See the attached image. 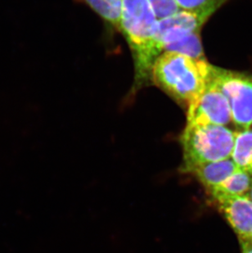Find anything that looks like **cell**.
Wrapping results in <instances>:
<instances>
[{
    "instance_id": "cell-4",
    "label": "cell",
    "mask_w": 252,
    "mask_h": 253,
    "mask_svg": "<svg viewBox=\"0 0 252 253\" xmlns=\"http://www.w3.org/2000/svg\"><path fill=\"white\" fill-rule=\"evenodd\" d=\"M210 78L228 99L234 125L243 130L249 129L252 126V75L211 65Z\"/></svg>"
},
{
    "instance_id": "cell-11",
    "label": "cell",
    "mask_w": 252,
    "mask_h": 253,
    "mask_svg": "<svg viewBox=\"0 0 252 253\" xmlns=\"http://www.w3.org/2000/svg\"><path fill=\"white\" fill-rule=\"evenodd\" d=\"M164 52H175L194 59H206L201 41L200 32L188 34L164 48Z\"/></svg>"
},
{
    "instance_id": "cell-13",
    "label": "cell",
    "mask_w": 252,
    "mask_h": 253,
    "mask_svg": "<svg viewBox=\"0 0 252 253\" xmlns=\"http://www.w3.org/2000/svg\"><path fill=\"white\" fill-rule=\"evenodd\" d=\"M181 10L210 17L228 0H174Z\"/></svg>"
},
{
    "instance_id": "cell-1",
    "label": "cell",
    "mask_w": 252,
    "mask_h": 253,
    "mask_svg": "<svg viewBox=\"0 0 252 253\" xmlns=\"http://www.w3.org/2000/svg\"><path fill=\"white\" fill-rule=\"evenodd\" d=\"M157 22L148 0H122L121 32L133 53L136 88L150 81L152 66L160 56L155 42Z\"/></svg>"
},
{
    "instance_id": "cell-15",
    "label": "cell",
    "mask_w": 252,
    "mask_h": 253,
    "mask_svg": "<svg viewBox=\"0 0 252 253\" xmlns=\"http://www.w3.org/2000/svg\"><path fill=\"white\" fill-rule=\"evenodd\" d=\"M239 241L242 247V253H252V239Z\"/></svg>"
},
{
    "instance_id": "cell-16",
    "label": "cell",
    "mask_w": 252,
    "mask_h": 253,
    "mask_svg": "<svg viewBox=\"0 0 252 253\" xmlns=\"http://www.w3.org/2000/svg\"><path fill=\"white\" fill-rule=\"evenodd\" d=\"M247 196L250 198L251 200L252 201V187H251L250 191H249V193H248V194L247 195Z\"/></svg>"
},
{
    "instance_id": "cell-7",
    "label": "cell",
    "mask_w": 252,
    "mask_h": 253,
    "mask_svg": "<svg viewBox=\"0 0 252 253\" xmlns=\"http://www.w3.org/2000/svg\"><path fill=\"white\" fill-rule=\"evenodd\" d=\"M219 210L232 226L239 240L252 239V201L248 196L214 198Z\"/></svg>"
},
{
    "instance_id": "cell-14",
    "label": "cell",
    "mask_w": 252,
    "mask_h": 253,
    "mask_svg": "<svg viewBox=\"0 0 252 253\" xmlns=\"http://www.w3.org/2000/svg\"><path fill=\"white\" fill-rule=\"evenodd\" d=\"M158 20L169 17L181 10L174 0H148Z\"/></svg>"
},
{
    "instance_id": "cell-12",
    "label": "cell",
    "mask_w": 252,
    "mask_h": 253,
    "mask_svg": "<svg viewBox=\"0 0 252 253\" xmlns=\"http://www.w3.org/2000/svg\"><path fill=\"white\" fill-rule=\"evenodd\" d=\"M105 21L121 31L122 0H84Z\"/></svg>"
},
{
    "instance_id": "cell-10",
    "label": "cell",
    "mask_w": 252,
    "mask_h": 253,
    "mask_svg": "<svg viewBox=\"0 0 252 253\" xmlns=\"http://www.w3.org/2000/svg\"><path fill=\"white\" fill-rule=\"evenodd\" d=\"M231 158L238 169L252 175V129L236 133L235 142Z\"/></svg>"
},
{
    "instance_id": "cell-6",
    "label": "cell",
    "mask_w": 252,
    "mask_h": 253,
    "mask_svg": "<svg viewBox=\"0 0 252 253\" xmlns=\"http://www.w3.org/2000/svg\"><path fill=\"white\" fill-rule=\"evenodd\" d=\"M209 16L179 10L174 14L158 20L155 42L160 55L169 43L193 32H200Z\"/></svg>"
},
{
    "instance_id": "cell-9",
    "label": "cell",
    "mask_w": 252,
    "mask_h": 253,
    "mask_svg": "<svg viewBox=\"0 0 252 253\" xmlns=\"http://www.w3.org/2000/svg\"><path fill=\"white\" fill-rule=\"evenodd\" d=\"M252 184V175L238 169L222 184L210 190L212 198L220 196H247Z\"/></svg>"
},
{
    "instance_id": "cell-3",
    "label": "cell",
    "mask_w": 252,
    "mask_h": 253,
    "mask_svg": "<svg viewBox=\"0 0 252 253\" xmlns=\"http://www.w3.org/2000/svg\"><path fill=\"white\" fill-rule=\"evenodd\" d=\"M235 135L224 126L186 125L179 139L183 153L181 171L186 173L196 165L231 158Z\"/></svg>"
},
{
    "instance_id": "cell-5",
    "label": "cell",
    "mask_w": 252,
    "mask_h": 253,
    "mask_svg": "<svg viewBox=\"0 0 252 253\" xmlns=\"http://www.w3.org/2000/svg\"><path fill=\"white\" fill-rule=\"evenodd\" d=\"M231 121L232 115L228 99L210 74L209 81L203 93L188 107L187 125L225 126Z\"/></svg>"
},
{
    "instance_id": "cell-8",
    "label": "cell",
    "mask_w": 252,
    "mask_h": 253,
    "mask_svg": "<svg viewBox=\"0 0 252 253\" xmlns=\"http://www.w3.org/2000/svg\"><path fill=\"white\" fill-rule=\"evenodd\" d=\"M238 169L233 159L228 158L226 160L194 166L186 173L194 174L198 181L209 192L222 184Z\"/></svg>"
},
{
    "instance_id": "cell-2",
    "label": "cell",
    "mask_w": 252,
    "mask_h": 253,
    "mask_svg": "<svg viewBox=\"0 0 252 253\" xmlns=\"http://www.w3.org/2000/svg\"><path fill=\"white\" fill-rule=\"evenodd\" d=\"M211 64L175 52H163L152 66L151 81L155 85L188 108L207 87Z\"/></svg>"
}]
</instances>
